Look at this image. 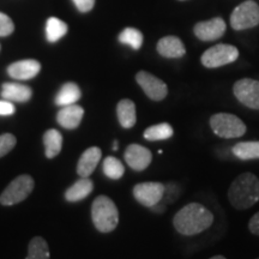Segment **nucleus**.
Wrapping results in <instances>:
<instances>
[{"label":"nucleus","mask_w":259,"mask_h":259,"mask_svg":"<svg viewBox=\"0 0 259 259\" xmlns=\"http://www.w3.org/2000/svg\"><path fill=\"white\" fill-rule=\"evenodd\" d=\"M226 31V23L222 18L216 17L209 21L199 22L194 25L193 32L202 41H215L223 36Z\"/></svg>","instance_id":"nucleus-12"},{"label":"nucleus","mask_w":259,"mask_h":259,"mask_svg":"<svg viewBox=\"0 0 259 259\" xmlns=\"http://www.w3.org/2000/svg\"><path fill=\"white\" fill-rule=\"evenodd\" d=\"M259 24V5L247 0L236 6L231 15V25L234 30H245Z\"/></svg>","instance_id":"nucleus-6"},{"label":"nucleus","mask_w":259,"mask_h":259,"mask_svg":"<svg viewBox=\"0 0 259 259\" xmlns=\"http://www.w3.org/2000/svg\"><path fill=\"white\" fill-rule=\"evenodd\" d=\"M248 229L253 235L259 236V211L255 212L248 221Z\"/></svg>","instance_id":"nucleus-32"},{"label":"nucleus","mask_w":259,"mask_h":259,"mask_svg":"<svg viewBox=\"0 0 259 259\" xmlns=\"http://www.w3.org/2000/svg\"><path fill=\"white\" fill-rule=\"evenodd\" d=\"M156 50L158 54L168 59H177L185 56L186 48L184 46L183 41L177 36H166L162 37L157 42Z\"/></svg>","instance_id":"nucleus-14"},{"label":"nucleus","mask_w":259,"mask_h":259,"mask_svg":"<svg viewBox=\"0 0 259 259\" xmlns=\"http://www.w3.org/2000/svg\"><path fill=\"white\" fill-rule=\"evenodd\" d=\"M72 2L80 12L92 11L94 5H95V0H72Z\"/></svg>","instance_id":"nucleus-31"},{"label":"nucleus","mask_w":259,"mask_h":259,"mask_svg":"<svg viewBox=\"0 0 259 259\" xmlns=\"http://www.w3.org/2000/svg\"><path fill=\"white\" fill-rule=\"evenodd\" d=\"M45 150H46V156L48 158L56 157L59 155L63 147V136L57 130H48L44 136Z\"/></svg>","instance_id":"nucleus-22"},{"label":"nucleus","mask_w":259,"mask_h":259,"mask_svg":"<svg viewBox=\"0 0 259 259\" xmlns=\"http://www.w3.org/2000/svg\"><path fill=\"white\" fill-rule=\"evenodd\" d=\"M25 259H50V248L46 240L36 236L30 241L28 247V255Z\"/></svg>","instance_id":"nucleus-25"},{"label":"nucleus","mask_w":259,"mask_h":259,"mask_svg":"<svg viewBox=\"0 0 259 259\" xmlns=\"http://www.w3.org/2000/svg\"><path fill=\"white\" fill-rule=\"evenodd\" d=\"M103 173L106 174V177H108L109 179L113 180H119L122 178L125 173V167L121 163L120 160H118L116 157L108 156L103 161Z\"/></svg>","instance_id":"nucleus-26"},{"label":"nucleus","mask_w":259,"mask_h":259,"mask_svg":"<svg viewBox=\"0 0 259 259\" xmlns=\"http://www.w3.org/2000/svg\"><path fill=\"white\" fill-rule=\"evenodd\" d=\"M84 115V109L78 105L64 106L57 115V120L65 128H76L78 127Z\"/></svg>","instance_id":"nucleus-16"},{"label":"nucleus","mask_w":259,"mask_h":259,"mask_svg":"<svg viewBox=\"0 0 259 259\" xmlns=\"http://www.w3.org/2000/svg\"><path fill=\"white\" fill-rule=\"evenodd\" d=\"M113 149H114V150L118 149V142H114V147H113Z\"/></svg>","instance_id":"nucleus-35"},{"label":"nucleus","mask_w":259,"mask_h":259,"mask_svg":"<svg viewBox=\"0 0 259 259\" xmlns=\"http://www.w3.org/2000/svg\"><path fill=\"white\" fill-rule=\"evenodd\" d=\"M67 32V24L57 17H51L46 24V36L50 42L59 41Z\"/></svg>","instance_id":"nucleus-24"},{"label":"nucleus","mask_w":259,"mask_h":259,"mask_svg":"<svg viewBox=\"0 0 259 259\" xmlns=\"http://www.w3.org/2000/svg\"><path fill=\"white\" fill-rule=\"evenodd\" d=\"M210 259H227V258L223 257L221 254H218V255H213V257H211Z\"/></svg>","instance_id":"nucleus-34"},{"label":"nucleus","mask_w":259,"mask_h":259,"mask_svg":"<svg viewBox=\"0 0 259 259\" xmlns=\"http://www.w3.org/2000/svg\"><path fill=\"white\" fill-rule=\"evenodd\" d=\"M257 259H259V258H257Z\"/></svg>","instance_id":"nucleus-37"},{"label":"nucleus","mask_w":259,"mask_h":259,"mask_svg":"<svg viewBox=\"0 0 259 259\" xmlns=\"http://www.w3.org/2000/svg\"><path fill=\"white\" fill-rule=\"evenodd\" d=\"M16 143H17V141H16V137L14 135L5 134L0 136V157L9 154L15 148Z\"/></svg>","instance_id":"nucleus-28"},{"label":"nucleus","mask_w":259,"mask_h":259,"mask_svg":"<svg viewBox=\"0 0 259 259\" xmlns=\"http://www.w3.org/2000/svg\"><path fill=\"white\" fill-rule=\"evenodd\" d=\"M101 156L102 151L100 148L92 147L87 149L78 161V166H77V173H78V176L82 178H88L89 176H92L93 171L95 170L97 163L101 160Z\"/></svg>","instance_id":"nucleus-15"},{"label":"nucleus","mask_w":259,"mask_h":259,"mask_svg":"<svg viewBox=\"0 0 259 259\" xmlns=\"http://www.w3.org/2000/svg\"><path fill=\"white\" fill-rule=\"evenodd\" d=\"M228 200L236 210L250 209L259 202V179L253 173H242L232 181Z\"/></svg>","instance_id":"nucleus-2"},{"label":"nucleus","mask_w":259,"mask_h":259,"mask_svg":"<svg viewBox=\"0 0 259 259\" xmlns=\"http://www.w3.org/2000/svg\"><path fill=\"white\" fill-rule=\"evenodd\" d=\"M239 58V51L235 46L220 44L206 50L200 57V63L208 69H218L232 64Z\"/></svg>","instance_id":"nucleus-5"},{"label":"nucleus","mask_w":259,"mask_h":259,"mask_svg":"<svg viewBox=\"0 0 259 259\" xmlns=\"http://www.w3.org/2000/svg\"><path fill=\"white\" fill-rule=\"evenodd\" d=\"M94 184L89 178H82V179L76 181L69 190L65 192V198L69 202H78L88 197L93 192Z\"/></svg>","instance_id":"nucleus-19"},{"label":"nucleus","mask_w":259,"mask_h":259,"mask_svg":"<svg viewBox=\"0 0 259 259\" xmlns=\"http://www.w3.org/2000/svg\"><path fill=\"white\" fill-rule=\"evenodd\" d=\"M15 30V24L12 19L5 14L0 12V36H9Z\"/></svg>","instance_id":"nucleus-29"},{"label":"nucleus","mask_w":259,"mask_h":259,"mask_svg":"<svg viewBox=\"0 0 259 259\" xmlns=\"http://www.w3.org/2000/svg\"><path fill=\"white\" fill-rule=\"evenodd\" d=\"M233 93L241 105L259 111V80L252 78L239 79L233 85Z\"/></svg>","instance_id":"nucleus-8"},{"label":"nucleus","mask_w":259,"mask_h":259,"mask_svg":"<svg viewBox=\"0 0 259 259\" xmlns=\"http://www.w3.org/2000/svg\"><path fill=\"white\" fill-rule=\"evenodd\" d=\"M164 185L161 183H141L134 187V197L139 204L154 208L163 198Z\"/></svg>","instance_id":"nucleus-10"},{"label":"nucleus","mask_w":259,"mask_h":259,"mask_svg":"<svg viewBox=\"0 0 259 259\" xmlns=\"http://www.w3.org/2000/svg\"><path fill=\"white\" fill-rule=\"evenodd\" d=\"M179 193L180 187L178 186V184H168V185L164 186L163 198H167V202H174L180 196Z\"/></svg>","instance_id":"nucleus-30"},{"label":"nucleus","mask_w":259,"mask_h":259,"mask_svg":"<svg viewBox=\"0 0 259 259\" xmlns=\"http://www.w3.org/2000/svg\"><path fill=\"white\" fill-rule=\"evenodd\" d=\"M209 124L213 134L226 139L242 137L247 131L245 122L231 113H216L211 115Z\"/></svg>","instance_id":"nucleus-4"},{"label":"nucleus","mask_w":259,"mask_h":259,"mask_svg":"<svg viewBox=\"0 0 259 259\" xmlns=\"http://www.w3.org/2000/svg\"><path fill=\"white\" fill-rule=\"evenodd\" d=\"M34 189V180L30 176H19L9 184L0 196L3 205H14L24 200Z\"/></svg>","instance_id":"nucleus-7"},{"label":"nucleus","mask_w":259,"mask_h":259,"mask_svg":"<svg viewBox=\"0 0 259 259\" xmlns=\"http://www.w3.org/2000/svg\"><path fill=\"white\" fill-rule=\"evenodd\" d=\"M119 41L128 45L134 50H139L143 45V34L136 28H125L119 35Z\"/></svg>","instance_id":"nucleus-27"},{"label":"nucleus","mask_w":259,"mask_h":259,"mask_svg":"<svg viewBox=\"0 0 259 259\" xmlns=\"http://www.w3.org/2000/svg\"><path fill=\"white\" fill-rule=\"evenodd\" d=\"M32 92L27 85L18 83H4L3 84L2 96L8 101L27 102L31 99Z\"/></svg>","instance_id":"nucleus-17"},{"label":"nucleus","mask_w":259,"mask_h":259,"mask_svg":"<svg viewBox=\"0 0 259 259\" xmlns=\"http://www.w3.org/2000/svg\"><path fill=\"white\" fill-rule=\"evenodd\" d=\"M15 113V106L10 101H0V115H11Z\"/></svg>","instance_id":"nucleus-33"},{"label":"nucleus","mask_w":259,"mask_h":259,"mask_svg":"<svg viewBox=\"0 0 259 259\" xmlns=\"http://www.w3.org/2000/svg\"><path fill=\"white\" fill-rule=\"evenodd\" d=\"M181 2H184V0H181Z\"/></svg>","instance_id":"nucleus-36"},{"label":"nucleus","mask_w":259,"mask_h":259,"mask_svg":"<svg viewBox=\"0 0 259 259\" xmlns=\"http://www.w3.org/2000/svg\"><path fill=\"white\" fill-rule=\"evenodd\" d=\"M82 96L79 87L74 83H66L61 87L60 92L56 97V103L58 106H70L74 105Z\"/></svg>","instance_id":"nucleus-21"},{"label":"nucleus","mask_w":259,"mask_h":259,"mask_svg":"<svg viewBox=\"0 0 259 259\" xmlns=\"http://www.w3.org/2000/svg\"><path fill=\"white\" fill-rule=\"evenodd\" d=\"M116 115L119 124L124 128H131L136 125L137 115H136V105L128 99L121 100L116 106Z\"/></svg>","instance_id":"nucleus-18"},{"label":"nucleus","mask_w":259,"mask_h":259,"mask_svg":"<svg viewBox=\"0 0 259 259\" xmlns=\"http://www.w3.org/2000/svg\"><path fill=\"white\" fill-rule=\"evenodd\" d=\"M213 223V213L200 203H189L173 218V226L184 236L198 235Z\"/></svg>","instance_id":"nucleus-1"},{"label":"nucleus","mask_w":259,"mask_h":259,"mask_svg":"<svg viewBox=\"0 0 259 259\" xmlns=\"http://www.w3.org/2000/svg\"><path fill=\"white\" fill-rule=\"evenodd\" d=\"M174 130L171 127V125L168 122H161V124L149 126L145 130L143 137L147 141L150 142H156V141H164V139H169L173 137Z\"/></svg>","instance_id":"nucleus-23"},{"label":"nucleus","mask_w":259,"mask_h":259,"mask_svg":"<svg viewBox=\"0 0 259 259\" xmlns=\"http://www.w3.org/2000/svg\"><path fill=\"white\" fill-rule=\"evenodd\" d=\"M41 70V64L37 60L27 59L11 64L8 67V73L12 78L27 80L37 76Z\"/></svg>","instance_id":"nucleus-13"},{"label":"nucleus","mask_w":259,"mask_h":259,"mask_svg":"<svg viewBox=\"0 0 259 259\" xmlns=\"http://www.w3.org/2000/svg\"><path fill=\"white\" fill-rule=\"evenodd\" d=\"M136 80L150 100L162 101L163 99H166L168 94L167 84L162 79L157 78L156 76L147 72V71H139L136 74Z\"/></svg>","instance_id":"nucleus-9"},{"label":"nucleus","mask_w":259,"mask_h":259,"mask_svg":"<svg viewBox=\"0 0 259 259\" xmlns=\"http://www.w3.org/2000/svg\"><path fill=\"white\" fill-rule=\"evenodd\" d=\"M125 161L134 170L142 171L150 166L153 154L148 148L139 144H130L125 150Z\"/></svg>","instance_id":"nucleus-11"},{"label":"nucleus","mask_w":259,"mask_h":259,"mask_svg":"<svg viewBox=\"0 0 259 259\" xmlns=\"http://www.w3.org/2000/svg\"><path fill=\"white\" fill-rule=\"evenodd\" d=\"M235 157L242 161L259 160V141L240 142L236 143L232 149Z\"/></svg>","instance_id":"nucleus-20"},{"label":"nucleus","mask_w":259,"mask_h":259,"mask_svg":"<svg viewBox=\"0 0 259 259\" xmlns=\"http://www.w3.org/2000/svg\"><path fill=\"white\" fill-rule=\"evenodd\" d=\"M92 219L99 232H113L119 223V211L115 203L109 197L99 196L93 203Z\"/></svg>","instance_id":"nucleus-3"}]
</instances>
